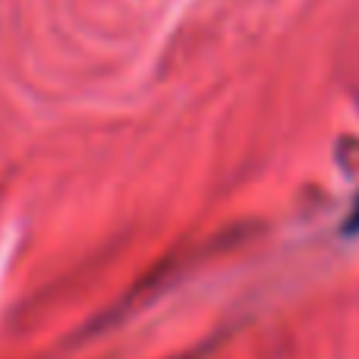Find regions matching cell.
Returning a JSON list of instances; mask_svg holds the SVG:
<instances>
[{
    "instance_id": "cell-1",
    "label": "cell",
    "mask_w": 359,
    "mask_h": 359,
    "mask_svg": "<svg viewBox=\"0 0 359 359\" xmlns=\"http://www.w3.org/2000/svg\"><path fill=\"white\" fill-rule=\"evenodd\" d=\"M344 233H359V198H356L353 211H350V217H347V227H344Z\"/></svg>"
}]
</instances>
